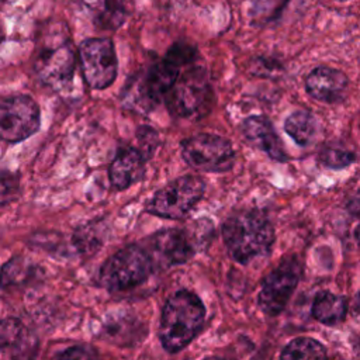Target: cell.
Returning <instances> with one entry per match:
<instances>
[{"label":"cell","instance_id":"obj_26","mask_svg":"<svg viewBox=\"0 0 360 360\" xmlns=\"http://www.w3.org/2000/svg\"><path fill=\"white\" fill-rule=\"evenodd\" d=\"M354 238H356L357 243L360 245V224L357 225V228H356V231H354Z\"/></svg>","mask_w":360,"mask_h":360},{"label":"cell","instance_id":"obj_22","mask_svg":"<svg viewBox=\"0 0 360 360\" xmlns=\"http://www.w3.org/2000/svg\"><path fill=\"white\" fill-rule=\"evenodd\" d=\"M56 360H100V357L93 346L77 345L59 352Z\"/></svg>","mask_w":360,"mask_h":360},{"label":"cell","instance_id":"obj_23","mask_svg":"<svg viewBox=\"0 0 360 360\" xmlns=\"http://www.w3.org/2000/svg\"><path fill=\"white\" fill-rule=\"evenodd\" d=\"M166 56H169L170 59H173L174 62H177L180 66L188 65L194 60L195 58V48L191 46L190 44L186 42H176L166 53Z\"/></svg>","mask_w":360,"mask_h":360},{"label":"cell","instance_id":"obj_24","mask_svg":"<svg viewBox=\"0 0 360 360\" xmlns=\"http://www.w3.org/2000/svg\"><path fill=\"white\" fill-rule=\"evenodd\" d=\"M17 191H18V176L4 170L1 174V204L6 205L10 200H13Z\"/></svg>","mask_w":360,"mask_h":360},{"label":"cell","instance_id":"obj_7","mask_svg":"<svg viewBox=\"0 0 360 360\" xmlns=\"http://www.w3.org/2000/svg\"><path fill=\"white\" fill-rule=\"evenodd\" d=\"M79 66L84 82L94 90L107 89L117 77L114 44L107 38H89L79 45Z\"/></svg>","mask_w":360,"mask_h":360},{"label":"cell","instance_id":"obj_21","mask_svg":"<svg viewBox=\"0 0 360 360\" xmlns=\"http://www.w3.org/2000/svg\"><path fill=\"white\" fill-rule=\"evenodd\" d=\"M136 138H138L141 153L145 156L146 160H149L153 156V153L159 145L158 132L149 125H142L138 128Z\"/></svg>","mask_w":360,"mask_h":360},{"label":"cell","instance_id":"obj_4","mask_svg":"<svg viewBox=\"0 0 360 360\" xmlns=\"http://www.w3.org/2000/svg\"><path fill=\"white\" fill-rule=\"evenodd\" d=\"M166 107L177 118H200L210 112L214 90L207 72L194 66L180 75L165 98Z\"/></svg>","mask_w":360,"mask_h":360},{"label":"cell","instance_id":"obj_14","mask_svg":"<svg viewBox=\"0 0 360 360\" xmlns=\"http://www.w3.org/2000/svg\"><path fill=\"white\" fill-rule=\"evenodd\" d=\"M146 159L139 149L122 146L115 152L108 167V179L114 188L125 190L138 183L145 174Z\"/></svg>","mask_w":360,"mask_h":360},{"label":"cell","instance_id":"obj_6","mask_svg":"<svg viewBox=\"0 0 360 360\" xmlns=\"http://www.w3.org/2000/svg\"><path fill=\"white\" fill-rule=\"evenodd\" d=\"M181 156L188 166L198 172L224 173L235 163V150L231 142L214 134H197L180 143Z\"/></svg>","mask_w":360,"mask_h":360},{"label":"cell","instance_id":"obj_17","mask_svg":"<svg viewBox=\"0 0 360 360\" xmlns=\"http://www.w3.org/2000/svg\"><path fill=\"white\" fill-rule=\"evenodd\" d=\"M285 132L300 146H307L312 142L316 132L315 117L305 110H298L290 114L284 122Z\"/></svg>","mask_w":360,"mask_h":360},{"label":"cell","instance_id":"obj_16","mask_svg":"<svg viewBox=\"0 0 360 360\" xmlns=\"http://www.w3.org/2000/svg\"><path fill=\"white\" fill-rule=\"evenodd\" d=\"M311 312L318 322L325 325H336L346 316L347 301L342 295L323 291L315 297Z\"/></svg>","mask_w":360,"mask_h":360},{"label":"cell","instance_id":"obj_25","mask_svg":"<svg viewBox=\"0 0 360 360\" xmlns=\"http://www.w3.org/2000/svg\"><path fill=\"white\" fill-rule=\"evenodd\" d=\"M347 211L354 217H360V188L349 198Z\"/></svg>","mask_w":360,"mask_h":360},{"label":"cell","instance_id":"obj_1","mask_svg":"<svg viewBox=\"0 0 360 360\" xmlns=\"http://www.w3.org/2000/svg\"><path fill=\"white\" fill-rule=\"evenodd\" d=\"M222 236L229 256L246 264L270 252L274 228L260 210H243L229 215L222 225Z\"/></svg>","mask_w":360,"mask_h":360},{"label":"cell","instance_id":"obj_11","mask_svg":"<svg viewBox=\"0 0 360 360\" xmlns=\"http://www.w3.org/2000/svg\"><path fill=\"white\" fill-rule=\"evenodd\" d=\"M76 56L69 45H59L42 51L34 63L41 83L55 91L66 89L75 76Z\"/></svg>","mask_w":360,"mask_h":360},{"label":"cell","instance_id":"obj_29","mask_svg":"<svg viewBox=\"0 0 360 360\" xmlns=\"http://www.w3.org/2000/svg\"><path fill=\"white\" fill-rule=\"evenodd\" d=\"M339 1H345V0H339Z\"/></svg>","mask_w":360,"mask_h":360},{"label":"cell","instance_id":"obj_19","mask_svg":"<svg viewBox=\"0 0 360 360\" xmlns=\"http://www.w3.org/2000/svg\"><path fill=\"white\" fill-rule=\"evenodd\" d=\"M105 232L107 229L103 221L87 222L75 231L73 243L77 250L83 253H93L103 245Z\"/></svg>","mask_w":360,"mask_h":360},{"label":"cell","instance_id":"obj_28","mask_svg":"<svg viewBox=\"0 0 360 360\" xmlns=\"http://www.w3.org/2000/svg\"><path fill=\"white\" fill-rule=\"evenodd\" d=\"M356 307H357V309L360 311V292H359V295H357V301H356Z\"/></svg>","mask_w":360,"mask_h":360},{"label":"cell","instance_id":"obj_20","mask_svg":"<svg viewBox=\"0 0 360 360\" xmlns=\"http://www.w3.org/2000/svg\"><path fill=\"white\" fill-rule=\"evenodd\" d=\"M357 159L356 153L352 150H346V149H340V148H323L319 152L318 160L328 169H343L350 166L352 163H354Z\"/></svg>","mask_w":360,"mask_h":360},{"label":"cell","instance_id":"obj_15","mask_svg":"<svg viewBox=\"0 0 360 360\" xmlns=\"http://www.w3.org/2000/svg\"><path fill=\"white\" fill-rule=\"evenodd\" d=\"M101 30H117L125 20L124 0H80Z\"/></svg>","mask_w":360,"mask_h":360},{"label":"cell","instance_id":"obj_13","mask_svg":"<svg viewBox=\"0 0 360 360\" xmlns=\"http://www.w3.org/2000/svg\"><path fill=\"white\" fill-rule=\"evenodd\" d=\"M245 139L259 150L277 162H287L288 155L281 139L274 131L273 124L263 115H250L242 122Z\"/></svg>","mask_w":360,"mask_h":360},{"label":"cell","instance_id":"obj_18","mask_svg":"<svg viewBox=\"0 0 360 360\" xmlns=\"http://www.w3.org/2000/svg\"><path fill=\"white\" fill-rule=\"evenodd\" d=\"M280 360H326V349L318 340L301 336L283 349Z\"/></svg>","mask_w":360,"mask_h":360},{"label":"cell","instance_id":"obj_5","mask_svg":"<svg viewBox=\"0 0 360 360\" xmlns=\"http://www.w3.org/2000/svg\"><path fill=\"white\" fill-rule=\"evenodd\" d=\"M204 191L205 183L201 177L186 174L158 190L146 202L145 210L160 218L181 219L202 198Z\"/></svg>","mask_w":360,"mask_h":360},{"label":"cell","instance_id":"obj_3","mask_svg":"<svg viewBox=\"0 0 360 360\" xmlns=\"http://www.w3.org/2000/svg\"><path fill=\"white\" fill-rule=\"evenodd\" d=\"M153 271V263L143 245L132 243L115 252L101 264L98 281L107 291L120 292L139 285Z\"/></svg>","mask_w":360,"mask_h":360},{"label":"cell","instance_id":"obj_9","mask_svg":"<svg viewBox=\"0 0 360 360\" xmlns=\"http://www.w3.org/2000/svg\"><path fill=\"white\" fill-rule=\"evenodd\" d=\"M301 273L302 266L292 256L284 259L263 278L257 302L264 314L274 316L285 308L298 285Z\"/></svg>","mask_w":360,"mask_h":360},{"label":"cell","instance_id":"obj_10","mask_svg":"<svg viewBox=\"0 0 360 360\" xmlns=\"http://www.w3.org/2000/svg\"><path fill=\"white\" fill-rule=\"evenodd\" d=\"M155 270H163L190 260L195 252L193 236L186 229L169 228L150 235L142 242Z\"/></svg>","mask_w":360,"mask_h":360},{"label":"cell","instance_id":"obj_27","mask_svg":"<svg viewBox=\"0 0 360 360\" xmlns=\"http://www.w3.org/2000/svg\"><path fill=\"white\" fill-rule=\"evenodd\" d=\"M202 360H226V359H222V357H218V356H211V357H205Z\"/></svg>","mask_w":360,"mask_h":360},{"label":"cell","instance_id":"obj_8","mask_svg":"<svg viewBox=\"0 0 360 360\" xmlns=\"http://www.w3.org/2000/svg\"><path fill=\"white\" fill-rule=\"evenodd\" d=\"M41 125L38 104L27 94L7 96L0 103V136L10 143L34 135Z\"/></svg>","mask_w":360,"mask_h":360},{"label":"cell","instance_id":"obj_12","mask_svg":"<svg viewBox=\"0 0 360 360\" xmlns=\"http://www.w3.org/2000/svg\"><path fill=\"white\" fill-rule=\"evenodd\" d=\"M347 87V76L342 70L329 66H318L305 77L307 93L312 98L328 104L342 101Z\"/></svg>","mask_w":360,"mask_h":360},{"label":"cell","instance_id":"obj_2","mask_svg":"<svg viewBox=\"0 0 360 360\" xmlns=\"http://www.w3.org/2000/svg\"><path fill=\"white\" fill-rule=\"evenodd\" d=\"M205 307L198 295L188 290L172 294L162 309L159 339L165 350H183L202 329Z\"/></svg>","mask_w":360,"mask_h":360}]
</instances>
